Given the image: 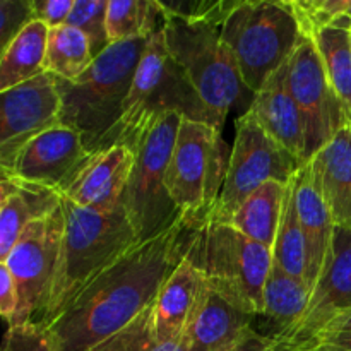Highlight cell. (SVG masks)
<instances>
[{
	"label": "cell",
	"mask_w": 351,
	"mask_h": 351,
	"mask_svg": "<svg viewBox=\"0 0 351 351\" xmlns=\"http://www.w3.org/2000/svg\"><path fill=\"white\" fill-rule=\"evenodd\" d=\"M199 228L180 218L154 239L136 243L106 267L48 328L60 351H89L156 300L187 257Z\"/></svg>",
	"instance_id": "1"
},
{
	"label": "cell",
	"mask_w": 351,
	"mask_h": 351,
	"mask_svg": "<svg viewBox=\"0 0 351 351\" xmlns=\"http://www.w3.org/2000/svg\"><path fill=\"white\" fill-rule=\"evenodd\" d=\"M64 235L50 293L36 324H53L75 298L120 256L139 243L134 226L120 204L110 213L79 208L62 197Z\"/></svg>",
	"instance_id": "2"
},
{
	"label": "cell",
	"mask_w": 351,
	"mask_h": 351,
	"mask_svg": "<svg viewBox=\"0 0 351 351\" xmlns=\"http://www.w3.org/2000/svg\"><path fill=\"white\" fill-rule=\"evenodd\" d=\"M147 40L110 45L74 81L55 77L62 96L60 122L81 134L89 153L105 147L119 123Z\"/></svg>",
	"instance_id": "3"
},
{
	"label": "cell",
	"mask_w": 351,
	"mask_h": 351,
	"mask_svg": "<svg viewBox=\"0 0 351 351\" xmlns=\"http://www.w3.org/2000/svg\"><path fill=\"white\" fill-rule=\"evenodd\" d=\"M170 112L208 122L201 99L171 58L163 31L160 29L147 40L123 105V113L106 139L105 147L123 144L134 149L154 122Z\"/></svg>",
	"instance_id": "4"
},
{
	"label": "cell",
	"mask_w": 351,
	"mask_h": 351,
	"mask_svg": "<svg viewBox=\"0 0 351 351\" xmlns=\"http://www.w3.org/2000/svg\"><path fill=\"white\" fill-rule=\"evenodd\" d=\"M187 259L209 288L233 307L252 317L263 312L273 250L247 239L230 223L211 221L199 228Z\"/></svg>",
	"instance_id": "5"
},
{
	"label": "cell",
	"mask_w": 351,
	"mask_h": 351,
	"mask_svg": "<svg viewBox=\"0 0 351 351\" xmlns=\"http://www.w3.org/2000/svg\"><path fill=\"white\" fill-rule=\"evenodd\" d=\"M228 163L230 153L221 130L184 117L165 184L182 218L197 228L208 225L215 216Z\"/></svg>",
	"instance_id": "6"
},
{
	"label": "cell",
	"mask_w": 351,
	"mask_h": 351,
	"mask_svg": "<svg viewBox=\"0 0 351 351\" xmlns=\"http://www.w3.org/2000/svg\"><path fill=\"white\" fill-rule=\"evenodd\" d=\"M161 31L171 58L201 99L208 122L223 130L230 110L247 88L223 41L221 27L163 17Z\"/></svg>",
	"instance_id": "7"
},
{
	"label": "cell",
	"mask_w": 351,
	"mask_h": 351,
	"mask_svg": "<svg viewBox=\"0 0 351 351\" xmlns=\"http://www.w3.org/2000/svg\"><path fill=\"white\" fill-rule=\"evenodd\" d=\"M221 38L235 57L247 91H261L298 43L300 27L287 0H239L221 26Z\"/></svg>",
	"instance_id": "8"
},
{
	"label": "cell",
	"mask_w": 351,
	"mask_h": 351,
	"mask_svg": "<svg viewBox=\"0 0 351 351\" xmlns=\"http://www.w3.org/2000/svg\"><path fill=\"white\" fill-rule=\"evenodd\" d=\"M182 119L175 112L161 115L132 149L136 165L122 206L139 242L161 235L180 218L165 178Z\"/></svg>",
	"instance_id": "9"
},
{
	"label": "cell",
	"mask_w": 351,
	"mask_h": 351,
	"mask_svg": "<svg viewBox=\"0 0 351 351\" xmlns=\"http://www.w3.org/2000/svg\"><path fill=\"white\" fill-rule=\"evenodd\" d=\"M302 165L245 112L237 120L225 185L211 221L228 223L239 206L257 189L273 180L288 185Z\"/></svg>",
	"instance_id": "10"
},
{
	"label": "cell",
	"mask_w": 351,
	"mask_h": 351,
	"mask_svg": "<svg viewBox=\"0 0 351 351\" xmlns=\"http://www.w3.org/2000/svg\"><path fill=\"white\" fill-rule=\"evenodd\" d=\"M64 225V206L60 202L50 215L31 221L7 259L0 263L10 271L19 291V311L9 326L34 322L40 317L50 293Z\"/></svg>",
	"instance_id": "11"
},
{
	"label": "cell",
	"mask_w": 351,
	"mask_h": 351,
	"mask_svg": "<svg viewBox=\"0 0 351 351\" xmlns=\"http://www.w3.org/2000/svg\"><path fill=\"white\" fill-rule=\"evenodd\" d=\"M351 311V228L335 226L324 266L300 321L276 343L278 351H298L322 335L329 322Z\"/></svg>",
	"instance_id": "12"
},
{
	"label": "cell",
	"mask_w": 351,
	"mask_h": 351,
	"mask_svg": "<svg viewBox=\"0 0 351 351\" xmlns=\"http://www.w3.org/2000/svg\"><path fill=\"white\" fill-rule=\"evenodd\" d=\"M287 81L304 117L307 160H311L348 120L329 86L317 48L308 38H302L287 62Z\"/></svg>",
	"instance_id": "13"
},
{
	"label": "cell",
	"mask_w": 351,
	"mask_h": 351,
	"mask_svg": "<svg viewBox=\"0 0 351 351\" xmlns=\"http://www.w3.org/2000/svg\"><path fill=\"white\" fill-rule=\"evenodd\" d=\"M88 154L81 134L58 122L2 161V178L60 192Z\"/></svg>",
	"instance_id": "14"
},
{
	"label": "cell",
	"mask_w": 351,
	"mask_h": 351,
	"mask_svg": "<svg viewBox=\"0 0 351 351\" xmlns=\"http://www.w3.org/2000/svg\"><path fill=\"white\" fill-rule=\"evenodd\" d=\"M0 163L62 119L57 79L48 72L0 93Z\"/></svg>",
	"instance_id": "15"
},
{
	"label": "cell",
	"mask_w": 351,
	"mask_h": 351,
	"mask_svg": "<svg viewBox=\"0 0 351 351\" xmlns=\"http://www.w3.org/2000/svg\"><path fill=\"white\" fill-rule=\"evenodd\" d=\"M136 165V153L123 144L88 154L58 194L79 208L110 213L122 204Z\"/></svg>",
	"instance_id": "16"
},
{
	"label": "cell",
	"mask_w": 351,
	"mask_h": 351,
	"mask_svg": "<svg viewBox=\"0 0 351 351\" xmlns=\"http://www.w3.org/2000/svg\"><path fill=\"white\" fill-rule=\"evenodd\" d=\"M247 112L257 123L302 163H307L305 122L287 81V64L274 72L259 93L254 95Z\"/></svg>",
	"instance_id": "17"
},
{
	"label": "cell",
	"mask_w": 351,
	"mask_h": 351,
	"mask_svg": "<svg viewBox=\"0 0 351 351\" xmlns=\"http://www.w3.org/2000/svg\"><path fill=\"white\" fill-rule=\"evenodd\" d=\"M211 288L201 271L185 257L170 274L153 302L154 322L161 338H185L189 326L208 300Z\"/></svg>",
	"instance_id": "18"
},
{
	"label": "cell",
	"mask_w": 351,
	"mask_h": 351,
	"mask_svg": "<svg viewBox=\"0 0 351 351\" xmlns=\"http://www.w3.org/2000/svg\"><path fill=\"white\" fill-rule=\"evenodd\" d=\"M290 189L293 194L298 221L307 235L308 247H311V273L312 288H314L319 273L324 266L326 254L336 225L311 160L298 168L291 178Z\"/></svg>",
	"instance_id": "19"
},
{
	"label": "cell",
	"mask_w": 351,
	"mask_h": 351,
	"mask_svg": "<svg viewBox=\"0 0 351 351\" xmlns=\"http://www.w3.org/2000/svg\"><path fill=\"white\" fill-rule=\"evenodd\" d=\"M312 288L290 276L273 263L264 287L263 312L254 321V329L276 345L300 321L311 302Z\"/></svg>",
	"instance_id": "20"
},
{
	"label": "cell",
	"mask_w": 351,
	"mask_h": 351,
	"mask_svg": "<svg viewBox=\"0 0 351 351\" xmlns=\"http://www.w3.org/2000/svg\"><path fill=\"white\" fill-rule=\"evenodd\" d=\"M57 191L17 184L2 178L0 184V263L21 239L26 226L34 219L50 215L60 206Z\"/></svg>",
	"instance_id": "21"
},
{
	"label": "cell",
	"mask_w": 351,
	"mask_h": 351,
	"mask_svg": "<svg viewBox=\"0 0 351 351\" xmlns=\"http://www.w3.org/2000/svg\"><path fill=\"white\" fill-rule=\"evenodd\" d=\"M335 225L351 228V123L311 158Z\"/></svg>",
	"instance_id": "22"
},
{
	"label": "cell",
	"mask_w": 351,
	"mask_h": 351,
	"mask_svg": "<svg viewBox=\"0 0 351 351\" xmlns=\"http://www.w3.org/2000/svg\"><path fill=\"white\" fill-rule=\"evenodd\" d=\"M256 317L233 307L211 290L208 300L185 332L191 351H219L254 326Z\"/></svg>",
	"instance_id": "23"
},
{
	"label": "cell",
	"mask_w": 351,
	"mask_h": 351,
	"mask_svg": "<svg viewBox=\"0 0 351 351\" xmlns=\"http://www.w3.org/2000/svg\"><path fill=\"white\" fill-rule=\"evenodd\" d=\"M287 192V184L267 182L239 206L228 223L247 239L273 250L281 225Z\"/></svg>",
	"instance_id": "24"
},
{
	"label": "cell",
	"mask_w": 351,
	"mask_h": 351,
	"mask_svg": "<svg viewBox=\"0 0 351 351\" xmlns=\"http://www.w3.org/2000/svg\"><path fill=\"white\" fill-rule=\"evenodd\" d=\"M48 29L41 21H31L0 55V93L45 72Z\"/></svg>",
	"instance_id": "25"
},
{
	"label": "cell",
	"mask_w": 351,
	"mask_h": 351,
	"mask_svg": "<svg viewBox=\"0 0 351 351\" xmlns=\"http://www.w3.org/2000/svg\"><path fill=\"white\" fill-rule=\"evenodd\" d=\"M326 77L351 123V29L331 26L312 38Z\"/></svg>",
	"instance_id": "26"
},
{
	"label": "cell",
	"mask_w": 351,
	"mask_h": 351,
	"mask_svg": "<svg viewBox=\"0 0 351 351\" xmlns=\"http://www.w3.org/2000/svg\"><path fill=\"white\" fill-rule=\"evenodd\" d=\"M95 60L91 41L77 27L64 24L48 33L45 72L62 81H74Z\"/></svg>",
	"instance_id": "27"
},
{
	"label": "cell",
	"mask_w": 351,
	"mask_h": 351,
	"mask_svg": "<svg viewBox=\"0 0 351 351\" xmlns=\"http://www.w3.org/2000/svg\"><path fill=\"white\" fill-rule=\"evenodd\" d=\"M273 263L285 273L305 281L312 288L311 247H308L307 235L298 221L290 184H288L281 225L273 247Z\"/></svg>",
	"instance_id": "28"
},
{
	"label": "cell",
	"mask_w": 351,
	"mask_h": 351,
	"mask_svg": "<svg viewBox=\"0 0 351 351\" xmlns=\"http://www.w3.org/2000/svg\"><path fill=\"white\" fill-rule=\"evenodd\" d=\"M163 26L158 0H108L106 34L110 45L151 38Z\"/></svg>",
	"instance_id": "29"
},
{
	"label": "cell",
	"mask_w": 351,
	"mask_h": 351,
	"mask_svg": "<svg viewBox=\"0 0 351 351\" xmlns=\"http://www.w3.org/2000/svg\"><path fill=\"white\" fill-rule=\"evenodd\" d=\"M89 351H191L187 339L161 338L154 322L153 304L120 331Z\"/></svg>",
	"instance_id": "30"
},
{
	"label": "cell",
	"mask_w": 351,
	"mask_h": 351,
	"mask_svg": "<svg viewBox=\"0 0 351 351\" xmlns=\"http://www.w3.org/2000/svg\"><path fill=\"white\" fill-rule=\"evenodd\" d=\"M239 0H158L163 17L221 27Z\"/></svg>",
	"instance_id": "31"
},
{
	"label": "cell",
	"mask_w": 351,
	"mask_h": 351,
	"mask_svg": "<svg viewBox=\"0 0 351 351\" xmlns=\"http://www.w3.org/2000/svg\"><path fill=\"white\" fill-rule=\"evenodd\" d=\"M106 9L108 0H74V9L67 24L81 29L91 41L95 58L110 47L106 34Z\"/></svg>",
	"instance_id": "32"
},
{
	"label": "cell",
	"mask_w": 351,
	"mask_h": 351,
	"mask_svg": "<svg viewBox=\"0 0 351 351\" xmlns=\"http://www.w3.org/2000/svg\"><path fill=\"white\" fill-rule=\"evenodd\" d=\"M3 351H60L45 328L36 322L9 326L3 338Z\"/></svg>",
	"instance_id": "33"
},
{
	"label": "cell",
	"mask_w": 351,
	"mask_h": 351,
	"mask_svg": "<svg viewBox=\"0 0 351 351\" xmlns=\"http://www.w3.org/2000/svg\"><path fill=\"white\" fill-rule=\"evenodd\" d=\"M34 21L31 0H0V47L3 48Z\"/></svg>",
	"instance_id": "34"
},
{
	"label": "cell",
	"mask_w": 351,
	"mask_h": 351,
	"mask_svg": "<svg viewBox=\"0 0 351 351\" xmlns=\"http://www.w3.org/2000/svg\"><path fill=\"white\" fill-rule=\"evenodd\" d=\"M34 19L41 21L48 29L64 26L74 9V0H31Z\"/></svg>",
	"instance_id": "35"
},
{
	"label": "cell",
	"mask_w": 351,
	"mask_h": 351,
	"mask_svg": "<svg viewBox=\"0 0 351 351\" xmlns=\"http://www.w3.org/2000/svg\"><path fill=\"white\" fill-rule=\"evenodd\" d=\"M19 311V291L5 264H0V315L12 324Z\"/></svg>",
	"instance_id": "36"
},
{
	"label": "cell",
	"mask_w": 351,
	"mask_h": 351,
	"mask_svg": "<svg viewBox=\"0 0 351 351\" xmlns=\"http://www.w3.org/2000/svg\"><path fill=\"white\" fill-rule=\"evenodd\" d=\"M219 351H278V350H276V345H274V341H271V339L264 338L263 335H259L252 326V328L247 329V331L243 332L242 338H239L235 343H232V345Z\"/></svg>",
	"instance_id": "37"
},
{
	"label": "cell",
	"mask_w": 351,
	"mask_h": 351,
	"mask_svg": "<svg viewBox=\"0 0 351 351\" xmlns=\"http://www.w3.org/2000/svg\"><path fill=\"white\" fill-rule=\"evenodd\" d=\"M346 329H351V311L343 312L341 315H338L336 319H332L328 324V328L322 331L321 336L329 335V332H338V331H346ZM317 339V338H315Z\"/></svg>",
	"instance_id": "38"
},
{
	"label": "cell",
	"mask_w": 351,
	"mask_h": 351,
	"mask_svg": "<svg viewBox=\"0 0 351 351\" xmlns=\"http://www.w3.org/2000/svg\"><path fill=\"white\" fill-rule=\"evenodd\" d=\"M339 27H350L351 29V0H345V10H343V19L338 24Z\"/></svg>",
	"instance_id": "39"
}]
</instances>
